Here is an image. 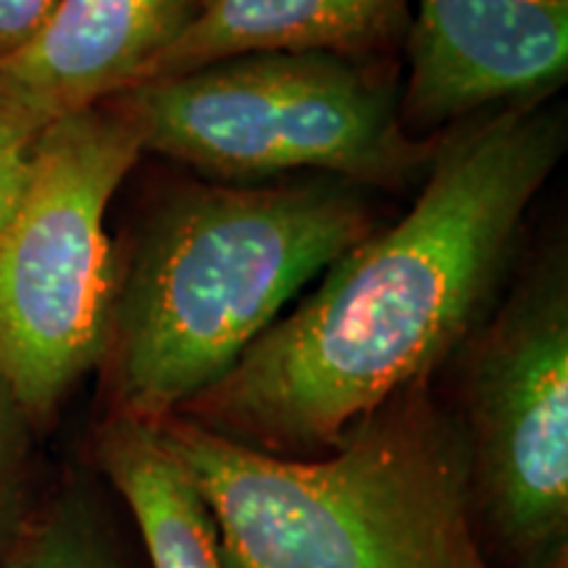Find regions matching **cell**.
Segmentation results:
<instances>
[{"instance_id": "1", "label": "cell", "mask_w": 568, "mask_h": 568, "mask_svg": "<svg viewBox=\"0 0 568 568\" xmlns=\"http://www.w3.org/2000/svg\"><path fill=\"white\" fill-rule=\"evenodd\" d=\"M560 151L564 124L539 103L464 126L437 145L414 209L347 247L318 290L174 416L268 456L329 453L471 337Z\"/></svg>"}, {"instance_id": "2", "label": "cell", "mask_w": 568, "mask_h": 568, "mask_svg": "<svg viewBox=\"0 0 568 568\" xmlns=\"http://www.w3.org/2000/svg\"><path fill=\"white\" fill-rule=\"evenodd\" d=\"M151 426L201 495L222 568H495L464 424L432 382L316 458L268 456L182 416Z\"/></svg>"}, {"instance_id": "3", "label": "cell", "mask_w": 568, "mask_h": 568, "mask_svg": "<svg viewBox=\"0 0 568 568\" xmlns=\"http://www.w3.org/2000/svg\"><path fill=\"white\" fill-rule=\"evenodd\" d=\"M372 230L347 182L197 184L169 197L119 280L103 355L111 414H180Z\"/></svg>"}, {"instance_id": "4", "label": "cell", "mask_w": 568, "mask_h": 568, "mask_svg": "<svg viewBox=\"0 0 568 568\" xmlns=\"http://www.w3.org/2000/svg\"><path fill=\"white\" fill-rule=\"evenodd\" d=\"M142 151L251 184L290 172L397 184L429 169L437 145L400 119L382 61L332 53H251L119 95Z\"/></svg>"}, {"instance_id": "5", "label": "cell", "mask_w": 568, "mask_h": 568, "mask_svg": "<svg viewBox=\"0 0 568 568\" xmlns=\"http://www.w3.org/2000/svg\"><path fill=\"white\" fill-rule=\"evenodd\" d=\"M142 153L119 98L40 132L32 172L0 237V382L42 422L109 347L119 272L105 211Z\"/></svg>"}, {"instance_id": "6", "label": "cell", "mask_w": 568, "mask_h": 568, "mask_svg": "<svg viewBox=\"0 0 568 568\" xmlns=\"http://www.w3.org/2000/svg\"><path fill=\"white\" fill-rule=\"evenodd\" d=\"M479 521L518 568L568 545V290L552 266L479 337L466 416Z\"/></svg>"}, {"instance_id": "7", "label": "cell", "mask_w": 568, "mask_h": 568, "mask_svg": "<svg viewBox=\"0 0 568 568\" xmlns=\"http://www.w3.org/2000/svg\"><path fill=\"white\" fill-rule=\"evenodd\" d=\"M403 45L406 130L539 103L568 74V0H422Z\"/></svg>"}, {"instance_id": "8", "label": "cell", "mask_w": 568, "mask_h": 568, "mask_svg": "<svg viewBox=\"0 0 568 568\" xmlns=\"http://www.w3.org/2000/svg\"><path fill=\"white\" fill-rule=\"evenodd\" d=\"M203 0H59L30 45L0 63V90L40 126L124 95Z\"/></svg>"}, {"instance_id": "9", "label": "cell", "mask_w": 568, "mask_h": 568, "mask_svg": "<svg viewBox=\"0 0 568 568\" xmlns=\"http://www.w3.org/2000/svg\"><path fill=\"white\" fill-rule=\"evenodd\" d=\"M408 27L410 0H203L187 30L138 84L251 53L385 61L406 42Z\"/></svg>"}, {"instance_id": "10", "label": "cell", "mask_w": 568, "mask_h": 568, "mask_svg": "<svg viewBox=\"0 0 568 568\" xmlns=\"http://www.w3.org/2000/svg\"><path fill=\"white\" fill-rule=\"evenodd\" d=\"M95 460L130 508L151 568H222L209 510L151 424L111 414Z\"/></svg>"}, {"instance_id": "11", "label": "cell", "mask_w": 568, "mask_h": 568, "mask_svg": "<svg viewBox=\"0 0 568 568\" xmlns=\"http://www.w3.org/2000/svg\"><path fill=\"white\" fill-rule=\"evenodd\" d=\"M0 568H116L101 531L71 503L34 510Z\"/></svg>"}, {"instance_id": "12", "label": "cell", "mask_w": 568, "mask_h": 568, "mask_svg": "<svg viewBox=\"0 0 568 568\" xmlns=\"http://www.w3.org/2000/svg\"><path fill=\"white\" fill-rule=\"evenodd\" d=\"M24 424L30 422L0 382V556L34 514L27 487Z\"/></svg>"}, {"instance_id": "13", "label": "cell", "mask_w": 568, "mask_h": 568, "mask_svg": "<svg viewBox=\"0 0 568 568\" xmlns=\"http://www.w3.org/2000/svg\"><path fill=\"white\" fill-rule=\"evenodd\" d=\"M40 126L0 90V237L17 213L32 172V153Z\"/></svg>"}, {"instance_id": "14", "label": "cell", "mask_w": 568, "mask_h": 568, "mask_svg": "<svg viewBox=\"0 0 568 568\" xmlns=\"http://www.w3.org/2000/svg\"><path fill=\"white\" fill-rule=\"evenodd\" d=\"M59 0H0V63L38 38Z\"/></svg>"}, {"instance_id": "15", "label": "cell", "mask_w": 568, "mask_h": 568, "mask_svg": "<svg viewBox=\"0 0 568 568\" xmlns=\"http://www.w3.org/2000/svg\"><path fill=\"white\" fill-rule=\"evenodd\" d=\"M531 568H568V545H560V548L550 550L548 556Z\"/></svg>"}]
</instances>
